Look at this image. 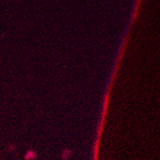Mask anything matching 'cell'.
Listing matches in <instances>:
<instances>
[{
  "mask_svg": "<svg viewBox=\"0 0 160 160\" xmlns=\"http://www.w3.org/2000/svg\"><path fill=\"white\" fill-rule=\"evenodd\" d=\"M34 156H36V154H34V152H33V151H30V152H29V154H28L26 157H27L28 159H31L32 157L33 158Z\"/></svg>",
  "mask_w": 160,
  "mask_h": 160,
  "instance_id": "obj_1",
  "label": "cell"
}]
</instances>
